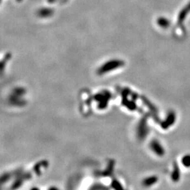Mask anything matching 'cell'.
<instances>
[{
    "instance_id": "obj_1",
    "label": "cell",
    "mask_w": 190,
    "mask_h": 190,
    "mask_svg": "<svg viewBox=\"0 0 190 190\" xmlns=\"http://www.w3.org/2000/svg\"><path fill=\"white\" fill-rule=\"evenodd\" d=\"M54 14V9L52 8H49V7H43V8L37 10V16L40 18H49L53 16Z\"/></svg>"
},
{
    "instance_id": "obj_2",
    "label": "cell",
    "mask_w": 190,
    "mask_h": 190,
    "mask_svg": "<svg viewBox=\"0 0 190 190\" xmlns=\"http://www.w3.org/2000/svg\"><path fill=\"white\" fill-rule=\"evenodd\" d=\"M120 65L119 61H114L108 62V63H105V64L99 69V72L101 74H103L104 73H107V71H111L112 70V69L114 70V69L116 68L117 67H118V65Z\"/></svg>"
},
{
    "instance_id": "obj_3",
    "label": "cell",
    "mask_w": 190,
    "mask_h": 190,
    "mask_svg": "<svg viewBox=\"0 0 190 190\" xmlns=\"http://www.w3.org/2000/svg\"><path fill=\"white\" fill-rule=\"evenodd\" d=\"M190 12V1L187 4V5L186 6H184L182 9V11L179 13V15L178 17V24H182L184 21V19H186L188 14Z\"/></svg>"
},
{
    "instance_id": "obj_4",
    "label": "cell",
    "mask_w": 190,
    "mask_h": 190,
    "mask_svg": "<svg viewBox=\"0 0 190 190\" xmlns=\"http://www.w3.org/2000/svg\"><path fill=\"white\" fill-rule=\"evenodd\" d=\"M151 147L156 154L159 155V156H163L164 154V149L158 142L153 141L151 144Z\"/></svg>"
},
{
    "instance_id": "obj_5",
    "label": "cell",
    "mask_w": 190,
    "mask_h": 190,
    "mask_svg": "<svg viewBox=\"0 0 190 190\" xmlns=\"http://www.w3.org/2000/svg\"><path fill=\"white\" fill-rule=\"evenodd\" d=\"M175 118H176V116H175V114L173 112H171L168 116V118L165 121V123L164 125H163V127L164 128H167L168 127H170L174 123L175 121Z\"/></svg>"
},
{
    "instance_id": "obj_6",
    "label": "cell",
    "mask_w": 190,
    "mask_h": 190,
    "mask_svg": "<svg viewBox=\"0 0 190 190\" xmlns=\"http://www.w3.org/2000/svg\"><path fill=\"white\" fill-rule=\"evenodd\" d=\"M157 24L162 28H168L171 25V22L168 19L164 17H160L157 19Z\"/></svg>"
},
{
    "instance_id": "obj_7",
    "label": "cell",
    "mask_w": 190,
    "mask_h": 190,
    "mask_svg": "<svg viewBox=\"0 0 190 190\" xmlns=\"http://www.w3.org/2000/svg\"><path fill=\"white\" fill-rule=\"evenodd\" d=\"M172 178H173V180L175 181V182L178 181L179 178H180V171H179L178 166L177 165H175L174 171L173 172V174H172Z\"/></svg>"
},
{
    "instance_id": "obj_8",
    "label": "cell",
    "mask_w": 190,
    "mask_h": 190,
    "mask_svg": "<svg viewBox=\"0 0 190 190\" xmlns=\"http://www.w3.org/2000/svg\"><path fill=\"white\" fill-rule=\"evenodd\" d=\"M182 163L184 167L190 168V155H185L182 159Z\"/></svg>"
},
{
    "instance_id": "obj_9",
    "label": "cell",
    "mask_w": 190,
    "mask_h": 190,
    "mask_svg": "<svg viewBox=\"0 0 190 190\" xmlns=\"http://www.w3.org/2000/svg\"><path fill=\"white\" fill-rule=\"evenodd\" d=\"M156 181H157V178L156 177H151V178L146 179V180H144V184L147 186L152 185L153 184H154L155 182H156Z\"/></svg>"
},
{
    "instance_id": "obj_10",
    "label": "cell",
    "mask_w": 190,
    "mask_h": 190,
    "mask_svg": "<svg viewBox=\"0 0 190 190\" xmlns=\"http://www.w3.org/2000/svg\"><path fill=\"white\" fill-rule=\"evenodd\" d=\"M58 0H47V2L49 4H54Z\"/></svg>"
},
{
    "instance_id": "obj_11",
    "label": "cell",
    "mask_w": 190,
    "mask_h": 190,
    "mask_svg": "<svg viewBox=\"0 0 190 190\" xmlns=\"http://www.w3.org/2000/svg\"><path fill=\"white\" fill-rule=\"evenodd\" d=\"M16 1H19V2H20V1H22V0H16Z\"/></svg>"
}]
</instances>
